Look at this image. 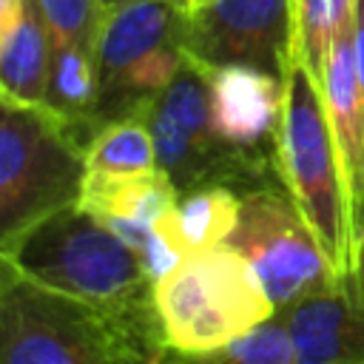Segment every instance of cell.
<instances>
[{"instance_id": "obj_16", "label": "cell", "mask_w": 364, "mask_h": 364, "mask_svg": "<svg viewBox=\"0 0 364 364\" xmlns=\"http://www.w3.org/2000/svg\"><path fill=\"white\" fill-rule=\"evenodd\" d=\"M179 191L162 171L139 176H85L80 205L100 219H128L154 225L173 210Z\"/></svg>"}, {"instance_id": "obj_20", "label": "cell", "mask_w": 364, "mask_h": 364, "mask_svg": "<svg viewBox=\"0 0 364 364\" xmlns=\"http://www.w3.org/2000/svg\"><path fill=\"white\" fill-rule=\"evenodd\" d=\"M54 43H71L97 51L108 9L102 0H37Z\"/></svg>"}, {"instance_id": "obj_17", "label": "cell", "mask_w": 364, "mask_h": 364, "mask_svg": "<svg viewBox=\"0 0 364 364\" xmlns=\"http://www.w3.org/2000/svg\"><path fill=\"white\" fill-rule=\"evenodd\" d=\"M358 0H293L296 57L321 80L336 40L355 26Z\"/></svg>"}, {"instance_id": "obj_6", "label": "cell", "mask_w": 364, "mask_h": 364, "mask_svg": "<svg viewBox=\"0 0 364 364\" xmlns=\"http://www.w3.org/2000/svg\"><path fill=\"white\" fill-rule=\"evenodd\" d=\"M142 119L154 136L159 171L179 193L205 185H228L239 193L282 185L276 162L247 156L219 136L210 71L193 60L182 63Z\"/></svg>"}, {"instance_id": "obj_23", "label": "cell", "mask_w": 364, "mask_h": 364, "mask_svg": "<svg viewBox=\"0 0 364 364\" xmlns=\"http://www.w3.org/2000/svg\"><path fill=\"white\" fill-rule=\"evenodd\" d=\"M179 6H182V11L185 14H196V11H202L205 6H210L213 0H176Z\"/></svg>"}, {"instance_id": "obj_19", "label": "cell", "mask_w": 364, "mask_h": 364, "mask_svg": "<svg viewBox=\"0 0 364 364\" xmlns=\"http://www.w3.org/2000/svg\"><path fill=\"white\" fill-rule=\"evenodd\" d=\"M159 364H299V353L282 318L273 316L256 330H250L247 336L205 353L165 350Z\"/></svg>"}, {"instance_id": "obj_11", "label": "cell", "mask_w": 364, "mask_h": 364, "mask_svg": "<svg viewBox=\"0 0 364 364\" xmlns=\"http://www.w3.org/2000/svg\"><path fill=\"white\" fill-rule=\"evenodd\" d=\"M276 316L293 338L299 364H364V284L358 276Z\"/></svg>"}, {"instance_id": "obj_5", "label": "cell", "mask_w": 364, "mask_h": 364, "mask_svg": "<svg viewBox=\"0 0 364 364\" xmlns=\"http://www.w3.org/2000/svg\"><path fill=\"white\" fill-rule=\"evenodd\" d=\"M85 176V145L54 111L0 97V247L80 205Z\"/></svg>"}, {"instance_id": "obj_21", "label": "cell", "mask_w": 364, "mask_h": 364, "mask_svg": "<svg viewBox=\"0 0 364 364\" xmlns=\"http://www.w3.org/2000/svg\"><path fill=\"white\" fill-rule=\"evenodd\" d=\"M355 82H358V105L364 125V0H358L355 6ZM361 210H364V159H361Z\"/></svg>"}, {"instance_id": "obj_2", "label": "cell", "mask_w": 364, "mask_h": 364, "mask_svg": "<svg viewBox=\"0 0 364 364\" xmlns=\"http://www.w3.org/2000/svg\"><path fill=\"white\" fill-rule=\"evenodd\" d=\"M159 330L46 290L0 262V364H159Z\"/></svg>"}, {"instance_id": "obj_13", "label": "cell", "mask_w": 364, "mask_h": 364, "mask_svg": "<svg viewBox=\"0 0 364 364\" xmlns=\"http://www.w3.org/2000/svg\"><path fill=\"white\" fill-rule=\"evenodd\" d=\"M54 65V37L37 0H23L20 17L0 31V97L46 105Z\"/></svg>"}, {"instance_id": "obj_9", "label": "cell", "mask_w": 364, "mask_h": 364, "mask_svg": "<svg viewBox=\"0 0 364 364\" xmlns=\"http://www.w3.org/2000/svg\"><path fill=\"white\" fill-rule=\"evenodd\" d=\"M182 43L208 71L247 65L284 80L296 57L293 0H213L185 14Z\"/></svg>"}, {"instance_id": "obj_15", "label": "cell", "mask_w": 364, "mask_h": 364, "mask_svg": "<svg viewBox=\"0 0 364 364\" xmlns=\"http://www.w3.org/2000/svg\"><path fill=\"white\" fill-rule=\"evenodd\" d=\"M46 108L54 111L71 134L88 148L97 136V108H100V80L97 57L88 48L71 43H54V65Z\"/></svg>"}, {"instance_id": "obj_4", "label": "cell", "mask_w": 364, "mask_h": 364, "mask_svg": "<svg viewBox=\"0 0 364 364\" xmlns=\"http://www.w3.org/2000/svg\"><path fill=\"white\" fill-rule=\"evenodd\" d=\"M154 307L171 353L222 347L276 316L256 270L228 245L185 256L154 284Z\"/></svg>"}, {"instance_id": "obj_3", "label": "cell", "mask_w": 364, "mask_h": 364, "mask_svg": "<svg viewBox=\"0 0 364 364\" xmlns=\"http://www.w3.org/2000/svg\"><path fill=\"white\" fill-rule=\"evenodd\" d=\"M276 165L282 185L324 245L341 279H355L361 264L358 205L344 179L318 80L299 57H293L284 74Z\"/></svg>"}, {"instance_id": "obj_7", "label": "cell", "mask_w": 364, "mask_h": 364, "mask_svg": "<svg viewBox=\"0 0 364 364\" xmlns=\"http://www.w3.org/2000/svg\"><path fill=\"white\" fill-rule=\"evenodd\" d=\"M182 34L185 11L176 0H128L108 11L94 51L100 131L148 114L188 60Z\"/></svg>"}, {"instance_id": "obj_25", "label": "cell", "mask_w": 364, "mask_h": 364, "mask_svg": "<svg viewBox=\"0 0 364 364\" xmlns=\"http://www.w3.org/2000/svg\"><path fill=\"white\" fill-rule=\"evenodd\" d=\"M122 3H128V0H102V6L111 11V9H117V6H122Z\"/></svg>"}, {"instance_id": "obj_14", "label": "cell", "mask_w": 364, "mask_h": 364, "mask_svg": "<svg viewBox=\"0 0 364 364\" xmlns=\"http://www.w3.org/2000/svg\"><path fill=\"white\" fill-rule=\"evenodd\" d=\"M239 208V191L228 185H205L179 193L173 210L156 219V225L182 256H191L225 245V239L236 228Z\"/></svg>"}, {"instance_id": "obj_1", "label": "cell", "mask_w": 364, "mask_h": 364, "mask_svg": "<svg viewBox=\"0 0 364 364\" xmlns=\"http://www.w3.org/2000/svg\"><path fill=\"white\" fill-rule=\"evenodd\" d=\"M0 262L46 290L159 330L154 307L156 282L139 250L82 205L63 208L23 230L0 247Z\"/></svg>"}, {"instance_id": "obj_8", "label": "cell", "mask_w": 364, "mask_h": 364, "mask_svg": "<svg viewBox=\"0 0 364 364\" xmlns=\"http://www.w3.org/2000/svg\"><path fill=\"white\" fill-rule=\"evenodd\" d=\"M225 245L256 270L276 313L347 282L284 185L242 193L239 219Z\"/></svg>"}, {"instance_id": "obj_22", "label": "cell", "mask_w": 364, "mask_h": 364, "mask_svg": "<svg viewBox=\"0 0 364 364\" xmlns=\"http://www.w3.org/2000/svg\"><path fill=\"white\" fill-rule=\"evenodd\" d=\"M23 0H0V31H6L17 17H20Z\"/></svg>"}, {"instance_id": "obj_24", "label": "cell", "mask_w": 364, "mask_h": 364, "mask_svg": "<svg viewBox=\"0 0 364 364\" xmlns=\"http://www.w3.org/2000/svg\"><path fill=\"white\" fill-rule=\"evenodd\" d=\"M358 239H361V256H364V210H361V219H358Z\"/></svg>"}, {"instance_id": "obj_18", "label": "cell", "mask_w": 364, "mask_h": 364, "mask_svg": "<svg viewBox=\"0 0 364 364\" xmlns=\"http://www.w3.org/2000/svg\"><path fill=\"white\" fill-rule=\"evenodd\" d=\"M88 176H139L159 171L154 136L145 119L105 125L85 148Z\"/></svg>"}, {"instance_id": "obj_10", "label": "cell", "mask_w": 364, "mask_h": 364, "mask_svg": "<svg viewBox=\"0 0 364 364\" xmlns=\"http://www.w3.org/2000/svg\"><path fill=\"white\" fill-rule=\"evenodd\" d=\"M210 91L219 136L247 156L276 162L284 80L247 65H228L210 71Z\"/></svg>"}, {"instance_id": "obj_26", "label": "cell", "mask_w": 364, "mask_h": 364, "mask_svg": "<svg viewBox=\"0 0 364 364\" xmlns=\"http://www.w3.org/2000/svg\"><path fill=\"white\" fill-rule=\"evenodd\" d=\"M358 282L364 284V256H361V264H358Z\"/></svg>"}, {"instance_id": "obj_12", "label": "cell", "mask_w": 364, "mask_h": 364, "mask_svg": "<svg viewBox=\"0 0 364 364\" xmlns=\"http://www.w3.org/2000/svg\"><path fill=\"white\" fill-rule=\"evenodd\" d=\"M324 108L330 117V131L336 139V151L344 168V179L353 191L361 216V159H364V125L358 105V82H355V26L347 28L327 60V68L318 80Z\"/></svg>"}]
</instances>
